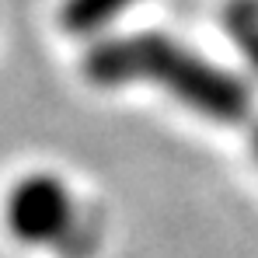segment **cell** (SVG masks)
<instances>
[{"label": "cell", "instance_id": "cell-3", "mask_svg": "<svg viewBox=\"0 0 258 258\" xmlns=\"http://www.w3.org/2000/svg\"><path fill=\"white\" fill-rule=\"evenodd\" d=\"M129 4H136V0H63L59 25L70 35H94L101 28H108Z\"/></svg>", "mask_w": 258, "mask_h": 258}, {"label": "cell", "instance_id": "cell-4", "mask_svg": "<svg viewBox=\"0 0 258 258\" xmlns=\"http://www.w3.org/2000/svg\"><path fill=\"white\" fill-rule=\"evenodd\" d=\"M223 28L241 45V52L258 70V0H227L223 7Z\"/></svg>", "mask_w": 258, "mask_h": 258}, {"label": "cell", "instance_id": "cell-1", "mask_svg": "<svg viewBox=\"0 0 258 258\" xmlns=\"http://www.w3.org/2000/svg\"><path fill=\"white\" fill-rule=\"evenodd\" d=\"M84 77L98 87H164L178 105L216 122H237L251 108V91L244 81L164 32H136L94 42L84 52Z\"/></svg>", "mask_w": 258, "mask_h": 258}, {"label": "cell", "instance_id": "cell-5", "mask_svg": "<svg viewBox=\"0 0 258 258\" xmlns=\"http://www.w3.org/2000/svg\"><path fill=\"white\" fill-rule=\"evenodd\" d=\"M251 147H255V157H258V129H255V136H251Z\"/></svg>", "mask_w": 258, "mask_h": 258}, {"label": "cell", "instance_id": "cell-2", "mask_svg": "<svg viewBox=\"0 0 258 258\" xmlns=\"http://www.w3.org/2000/svg\"><path fill=\"white\" fill-rule=\"evenodd\" d=\"M74 216H77V203L67 181L52 171L21 174L4 199V223L11 237L28 248H49L70 237Z\"/></svg>", "mask_w": 258, "mask_h": 258}]
</instances>
